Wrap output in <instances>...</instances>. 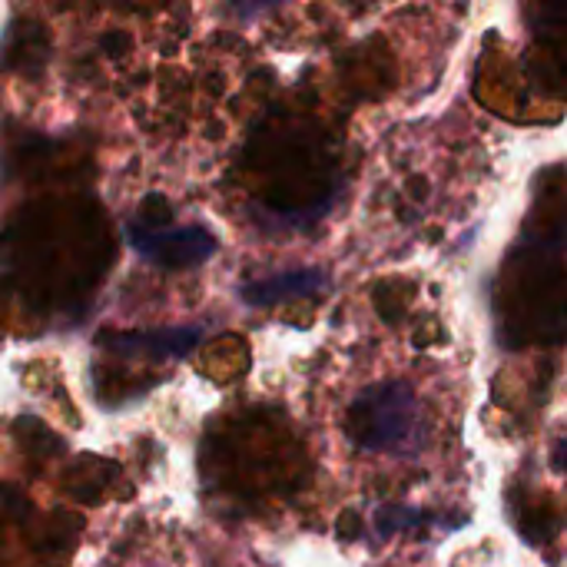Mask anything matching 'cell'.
I'll return each instance as SVG.
<instances>
[{
  "label": "cell",
  "instance_id": "1",
  "mask_svg": "<svg viewBox=\"0 0 567 567\" xmlns=\"http://www.w3.org/2000/svg\"><path fill=\"white\" fill-rule=\"evenodd\" d=\"M346 425L359 449H369V452L402 449L412 439V432L419 429L415 395L405 382L372 385L352 402Z\"/></svg>",
  "mask_w": 567,
  "mask_h": 567
},
{
  "label": "cell",
  "instance_id": "2",
  "mask_svg": "<svg viewBox=\"0 0 567 567\" xmlns=\"http://www.w3.org/2000/svg\"><path fill=\"white\" fill-rule=\"evenodd\" d=\"M130 243L140 256L179 269V266H199L203 259H209L216 252V239L206 229L196 226H176V229H163V226H130Z\"/></svg>",
  "mask_w": 567,
  "mask_h": 567
},
{
  "label": "cell",
  "instance_id": "3",
  "mask_svg": "<svg viewBox=\"0 0 567 567\" xmlns=\"http://www.w3.org/2000/svg\"><path fill=\"white\" fill-rule=\"evenodd\" d=\"M322 286H326V276L319 269H292V272H279L272 279L243 286V299L249 306H276V302H286V299L316 296Z\"/></svg>",
  "mask_w": 567,
  "mask_h": 567
},
{
  "label": "cell",
  "instance_id": "4",
  "mask_svg": "<svg viewBox=\"0 0 567 567\" xmlns=\"http://www.w3.org/2000/svg\"><path fill=\"white\" fill-rule=\"evenodd\" d=\"M100 342H106L110 349L120 352H146L156 359L166 355H183L199 342V329H166V332H146V336H103Z\"/></svg>",
  "mask_w": 567,
  "mask_h": 567
},
{
  "label": "cell",
  "instance_id": "5",
  "mask_svg": "<svg viewBox=\"0 0 567 567\" xmlns=\"http://www.w3.org/2000/svg\"><path fill=\"white\" fill-rule=\"evenodd\" d=\"M558 468H561V472H567V442H561V445H558Z\"/></svg>",
  "mask_w": 567,
  "mask_h": 567
}]
</instances>
